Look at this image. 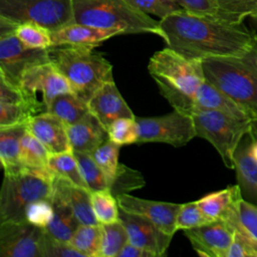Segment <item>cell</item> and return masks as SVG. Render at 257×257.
Returning a JSON list of instances; mask_svg holds the SVG:
<instances>
[{"mask_svg":"<svg viewBox=\"0 0 257 257\" xmlns=\"http://www.w3.org/2000/svg\"><path fill=\"white\" fill-rule=\"evenodd\" d=\"M160 25L161 37L167 46L189 59L243 58L257 53V32L243 23L234 24L180 10L161 19Z\"/></svg>","mask_w":257,"mask_h":257,"instance_id":"1","label":"cell"},{"mask_svg":"<svg viewBox=\"0 0 257 257\" xmlns=\"http://www.w3.org/2000/svg\"><path fill=\"white\" fill-rule=\"evenodd\" d=\"M148 70L173 108L192 115L197 91L206 80L202 60L189 59L167 46L150 58Z\"/></svg>","mask_w":257,"mask_h":257,"instance_id":"2","label":"cell"},{"mask_svg":"<svg viewBox=\"0 0 257 257\" xmlns=\"http://www.w3.org/2000/svg\"><path fill=\"white\" fill-rule=\"evenodd\" d=\"M49 57L67 79L72 91L86 102L101 85L113 80L112 65L91 47L52 46Z\"/></svg>","mask_w":257,"mask_h":257,"instance_id":"3","label":"cell"},{"mask_svg":"<svg viewBox=\"0 0 257 257\" xmlns=\"http://www.w3.org/2000/svg\"><path fill=\"white\" fill-rule=\"evenodd\" d=\"M74 22L123 34L153 33L162 36L160 21L153 19L125 0H72Z\"/></svg>","mask_w":257,"mask_h":257,"instance_id":"4","label":"cell"},{"mask_svg":"<svg viewBox=\"0 0 257 257\" xmlns=\"http://www.w3.org/2000/svg\"><path fill=\"white\" fill-rule=\"evenodd\" d=\"M202 64L206 80L246 108L256 125L257 73L245 57H211L202 60Z\"/></svg>","mask_w":257,"mask_h":257,"instance_id":"5","label":"cell"},{"mask_svg":"<svg viewBox=\"0 0 257 257\" xmlns=\"http://www.w3.org/2000/svg\"><path fill=\"white\" fill-rule=\"evenodd\" d=\"M53 175L50 172L24 170L4 175L0 191V223L26 221L25 210L40 199H52Z\"/></svg>","mask_w":257,"mask_h":257,"instance_id":"6","label":"cell"},{"mask_svg":"<svg viewBox=\"0 0 257 257\" xmlns=\"http://www.w3.org/2000/svg\"><path fill=\"white\" fill-rule=\"evenodd\" d=\"M196 135L208 141L228 169H234V155L241 141L254 132V121L241 120L215 110H196L192 114Z\"/></svg>","mask_w":257,"mask_h":257,"instance_id":"7","label":"cell"},{"mask_svg":"<svg viewBox=\"0 0 257 257\" xmlns=\"http://www.w3.org/2000/svg\"><path fill=\"white\" fill-rule=\"evenodd\" d=\"M0 18L40 24L51 32L74 22L72 0H0Z\"/></svg>","mask_w":257,"mask_h":257,"instance_id":"8","label":"cell"},{"mask_svg":"<svg viewBox=\"0 0 257 257\" xmlns=\"http://www.w3.org/2000/svg\"><path fill=\"white\" fill-rule=\"evenodd\" d=\"M19 88L34 115L48 112L58 94L72 91L67 79L51 61L26 69L21 76Z\"/></svg>","mask_w":257,"mask_h":257,"instance_id":"9","label":"cell"},{"mask_svg":"<svg viewBox=\"0 0 257 257\" xmlns=\"http://www.w3.org/2000/svg\"><path fill=\"white\" fill-rule=\"evenodd\" d=\"M15 24L0 18V78L19 87L22 74L29 67L50 61L49 48L25 46L15 35Z\"/></svg>","mask_w":257,"mask_h":257,"instance_id":"10","label":"cell"},{"mask_svg":"<svg viewBox=\"0 0 257 257\" xmlns=\"http://www.w3.org/2000/svg\"><path fill=\"white\" fill-rule=\"evenodd\" d=\"M136 119L139 124L137 144L165 143L177 148L187 145L197 137L192 115L176 109L164 115Z\"/></svg>","mask_w":257,"mask_h":257,"instance_id":"11","label":"cell"},{"mask_svg":"<svg viewBox=\"0 0 257 257\" xmlns=\"http://www.w3.org/2000/svg\"><path fill=\"white\" fill-rule=\"evenodd\" d=\"M45 229L27 221L0 223L1 257H42Z\"/></svg>","mask_w":257,"mask_h":257,"instance_id":"12","label":"cell"},{"mask_svg":"<svg viewBox=\"0 0 257 257\" xmlns=\"http://www.w3.org/2000/svg\"><path fill=\"white\" fill-rule=\"evenodd\" d=\"M115 198L121 211L151 221L170 236L177 231L176 220L182 204L145 200L127 193L117 194Z\"/></svg>","mask_w":257,"mask_h":257,"instance_id":"13","label":"cell"},{"mask_svg":"<svg viewBox=\"0 0 257 257\" xmlns=\"http://www.w3.org/2000/svg\"><path fill=\"white\" fill-rule=\"evenodd\" d=\"M184 235L200 256L227 257L234 229L226 221L218 220L186 229Z\"/></svg>","mask_w":257,"mask_h":257,"instance_id":"14","label":"cell"},{"mask_svg":"<svg viewBox=\"0 0 257 257\" xmlns=\"http://www.w3.org/2000/svg\"><path fill=\"white\" fill-rule=\"evenodd\" d=\"M119 217L123 223L128 242L151 252L155 257L165 255L173 236L163 232L151 221L120 210Z\"/></svg>","mask_w":257,"mask_h":257,"instance_id":"15","label":"cell"},{"mask_svg":"<svg viewBox=\"0 0 257 257\" xmlns=\"http://www.w3.org/2000/svg\"><path fill=\"white\" fill-rule=\"evenodd\" d=\"M87 103L89 111L96 116L106 130L118 118L136 117L113 80L101 85Z\"/></svg>","mask_w":257,"mask_h":257,"instance_id":"16","label":"cell"},{"mask_svg":"<svg viewBox=\"0 0 257 257\" xmlns=\"http://www.w3.org/2000/svg\"><path fill=\"white\" fill-rule=\"evenodd\" d=\"M26 128L40 141L50 155L72 151L66 124L50 112L32 116L26 122Z\"/></svg>","mask_w":257,"mask_h":257,"instance_id":"17","label":"cell"},{"mask_svg":"<svg viewBox=\"0 0 257 257\" xmlns=\"http://www.w3.org/2000/svg\"><path fill=\"white\" fill-rule=\"evenodd\" d=\"M119 34L123 33L118 29H104L72 22L52 31L51 39L52 46L70 45L94 48L103 41Z\"/></svg>","mask_w":257,"mask_h":257,"instance_id":"18","label":"cell"},{"mask_svg":"<svg viewBox=\"0 0 257 257\" xmlns=\"http://www.w3.org/2000/svg\"><path fill=\"white\" fill-rule=\"evenodd\" d=\"M196 110H215L241 120L254 121L253 115L246 108L207 80L197 91L194 102V111Z\"/></svg>","mask_w":257,"mask_h":257,"instance_id":"19","label":"cell"},{"mask_svg":"<svg viewBox=\"0 0 257 257\" xmlns=\"http://www.w3.org/2000/svg\"><path fill=\"white\" fill-rule=\"evenodd\" d=\"M53 193L60 197L72 209L80 224L97 225L99 222L94 216L90 191L74 185L67 180L53 176Z\"/></svg>","mask_w":257,"mask_h":257,"instance_id":"20","label":"cell"},{"mask_svg":"<svg viewBox=\"0 0 257 257\" xmlns=\"http://www.w3.org/2000/svg\"><path fill=\"white\" fill-rule=\"evenodd\" d=\"M251 134L241 141L234 155V170L243 199L257 205V162L250 154Z\"/></svg>","mask_w":257,"mask_h":257,"instance_id":"21","label":"cell"},{"mask_svg":"<svg viewBox=\"0 0 257 257\" xmlns=\"http://www.w3.org/2000/svg\"><path fill=\"white\" fill-rule=\"evenodd\" d=\"M66 128L73 152L90 153L108 139L107 130L90 111L77 122L66 124Z\"/></svg>","mask_w":257,"mask_h":257,"instance_id":"22","label":"cell"},{"mask_svg":"<svg viewBox=\"0 0 257 257\" xmlns=\"http://www.w3.org/2000/svg\"><path fill=\"white\" fill-rule=\"evenodd\" d=\"M241 198L243 197L240 188L235 185L210 193L198 200L197 204L204 216L210 222H213L226 220Z\"/></svg>","mask_w":257,"mask_h":257,"instance_id":"23","label":"cell"},{"mask_svg":"<svg viewBox=\"0 0 257 257\" xmlns=\"http://www.w3.org/2000/svg\"><path fill=\"white\" fill-rule=\"evenodd\" d=\"M26 124L0 127V160L4 175H16L25 170L20 158V141Z\"/></svg>","mask_w":257,"mask_h":257,"instance_id":"24","label":"cell"},{"mask_svg":"<svg viewBox=\"0 0 257 257\" xmlns=\"http://www.w3.org/2000/svg\"><path fill=\"white\" fill-rule=\"evenodd\" d=\"M53 218L45 231L51 237L69 243L74 231L79 226L72 209L60 197L53 193L52 197Z\"/></svg>","mask_w":257,"mask_h":257,"instance_id":"25","label":"cell"},{"mask_svg":"<svg viewBox=\"0 0 257 257\" xmlns=\"http://www.w3.org/2000/svg\"><path fill=\"white\" fill-rule=\"evenodd\" d=\"M48 112L59 117L65 124L80 120L89 112L88 103L73 91L58 94L49 107Z\"/></svg>","mask_w":257,"mask_h":257,"instance_id":"26","label":"cell"},{"mask_svg":"<svg viewBox=\"0 0 257 257\" xmlns=\"http://www.w3.org/2000/svg\"><path fill=\"white\" fill-rule=\"evenodd\" d=\"M49 152L27 128L20 141V158L25 170L49 172Z\"/></svg>","mask_w":257,"mask_h":257,"instance_id":"27","label":"cell"},{"mask_svg":"<svg viewBox=\"0 0 257 257\" xmlns=\"http://www.w3.org/2000/svg\"><path fill=\"white\" fill-rule=\"evenodd\" d=\"M48 170L53 176L62 178L74 185L89 190L82 178L78 163L72 151L50 155Z\"/></svg>","mask_w":257,"mask_h":257,"instance_id":"28","label":"cell"},{"mask_svg":"<svg viewBox=\"0 0 257 257\" xmlns=\"http://www.w3.org/2000/svg\"><path fill=\"white\" fill-rule=\"evenodd\" d=\"M101 242V227L79 224L69 243L83 257H98Z\"/></svg>","mask_w":257,"mask_h":257,"instance_id":"29","label":"cell"},{"mask_svg":"<svg viewBox=\"0 0 257 257\" xmlns=\"http://www.w3.org/2000/svg\"><path fill=\"white\" fill-rule=\"evenodd\" d=\"M101 242L98 257H117L119 251L128 242L126 229L121 220L100 224Z\"/></svg>","mask_w":257,"mask_h":257,"instance_id":"30","label":"cell"},{"mask_svg":"<svg viewBox=\"0 0 257 257\" xmlns=\"http://www.w3.org/2000/svg\"><path fill=\"white\" fill-rule=\"evenodd\" d=\"M91 206L99 224H109L120 220L119 207L110 189L93 191L90 193Z\"/></svg>","mask_w":257,"mask_h":257,"instance_id":"31","label":"cell"},{"mask_svg":"<svg viewBox=\"0 0 257 257\" xmlns=\"http://www.w3.org/2000/svg\"><path fill=\"white\" fill-rule=\"evenodd\" d=\"M73 154L78 163L82 178L90 192L110 189V183L108 179L89 153L73 152Z\"/></svg>","mask_w":257,"mask_h":257,"instance_id":"32","label":"cell"},{"mask_svg":"<svg viewBox=\"0 0 257 257\" xmlns=\"http://www.w3.org/2000/svg\"><path fill=\"white\" fill-rule=\"evenodd\" d=\"M15 35L27 47L35 49H47L52 46L51 31L46 27L34 23L24 22L17 24Z\"/></svg>","mask_w":257,"mask_h":257,"instance_id":"33","label":"cell"},{"mask_svg":"<svg viewBox=\"0 0 257 257\" xmlns=\"http://www.w3.org/2000/svg\"><path fill=\"white\" fill-rule=\"evenodd\" d=\"M119 145L115 144L111 140L107 139L89 154L95 163L99 166L102 172L105 174L106 178L110 183V188L113 180L116 176L119 164H118V154Z\"/></svg>","mask_w":257,"mask_h":257,"instance_id":"34","label":"cell"},{"mask_svg":"<svg viewBox=\"0 0 257 257\" xmlns=\"http://www.w3.org/2000/svg\"><path fill=\"white\" fill-rule=\"evenodd\" d=\"M218 4L219 18L234 24L257 15V0H218Z\"/></svg>","mask_w":257,"mask_h":257,"instance_id":"35","label":"cell"},{"mask_svg":"<svg viewBox=\"0 0 257 257\" xmlns=\"http://www.w3.org/2000/svg\"><path fill=\"white\" fill-rule=\"evenodd\" d=\"M226 221L232 228L239 226L257 240V205L241 198Z\"/></svg>","mask_w":257,"mask_h":257,"instance_id":"36","label":"cell"},{"mask_svg":"<svg viewBox=\"0 0 257 257\" xmlns=\"http://www.w3.org/2000/svg\"><path fill=\"white\" fill-rule=\"evenodd\" d=\"M34 116L26 100L18 102H0V127L26 124Z\"/></svg>","mask_w":257,"mask_h":257,"instance_id":"37","label":"cell"},{"mask_svg":"<svg viewBox=\"0 0 257 257\" xmlns=\"http://www.w3.org/2000/svg\"><path fill=\"white\" fill-rule=\"evenodd\" d=\"M107 134L108 139L119 146L137 144L139 124L136 117H121L108 126Z\"/></svg>","mask_w":257,"mask_h":257,"instance_id":"38","label":"cell"},{"mask_svg":"<svg viewBox=\"0 0 257 257\" xmlns=\"http://www.w3.org/2000/svg\"><path fill=\"white\" fill-rule=\"evenodd\" d=\"M233 229V241L227 257H257V240L239 226Z\"/></svg>","mask_w":257,"mask_h":257,"instance_id":"39","label":"cell"},{"mask_svg":"<svg viewBox=\"0 0 257 257\" xmlns=\"http://www.w3.org/2000/svg\"><path fill=\"white\" fill-rule=\"evenodd\" d=\"M131 6L147 14H152L160 19L183 10L175 0H125Z\"/></svg>","mask_w":257,"mask_h":257,"instance_id":"40","label":"cell"},{"mask_svg":"<svg viewBox=\"0 0 257 257\" xmlns=\"http://www.w3.org/2000/svg\"><path fill=\"white\" fill-rule=\"evenodd\" d=\"M53 218L52 199H40L29 204L25 210V220L35 226L46 228Z\"/></svg>","mask_w":257,"mask_h":257,"instance_id":"41","label":"cell"},{"mask_svg":"<svg viewBox=\"0 0 257 257\" xmlns=\"http://www.w3.org/2000/svg\"><path fill=\"white\" fill-rule=\"evenodd\" d=\"M207 223H210V221L200 210L197 201L182 204L176 220L177 230L191 229Z\"/></svg>","mask_w":257,"mask_h":257,"instance_id":"42","label":"cell"},{"mask_svg":"<svg viewBox=\"0 0 257 257\" xmlns=\"http://www.w3.org/2000/svg\"><path fill=\"white\" fill-rule=\"evenodd\" d=\"M144 185L145 181L139 172L134 171L124 165H119L110 190L112 193H116L115 195H117L141 188Z\"/></svg>","mask_w":257,"mask_h":257,"instance_id":"43","label":"cell"},{"mask_svg":"<svg viewBox=\"0 0 257 257\" xmlns=\"http://www.w3.org/2000/svg\"><path fill=\"white\" fill-rule=\"evenodd\" d=\"M42 257H83L70 243L57 240L45 231L42 243Z\"/></svg>","mask_w":257,"mask_h":257,"instance_id":"44","label":"cell"},{"mask_svg":"<svg viewBox=\"0 0 257 257\" xmlns=\"http://www.w3.org/2000/svg\"><path fill=\"white\" fill-rule=\"evenodd\" d=\"M175 1L183 10H185L190 14L219 18L218 0H175Z\"/></svg>","mask_w":257,"mask_h":257,"instance_id":"45","label":"cell"},{"mask_svg":"<svg viewBox=\"0 0 257 257\" xmlns=\"http://www.w3.org/2000/svg\"><path fill=\"white\" fill-rule=\"evenodd\" d=\"M117 257H155L151 252L127 242L119 251Z\"/></svg>","mask_w":257,"mask_h":257,"instance_id":"46","label":"cell"},{"mask_svg":"<svg viewBox=\"0 0 257 257\" xmlns=\"http://www.w3.org/2000/svg\"><path fill=\"white\" fill-rule=\"evenodd\" d=\"M251 138H252V140H251V143H250L249 151H250V154L252 155V157L257 162V136H255L251 133Z\"/></svg>","mask_w":257,"mask_h":257,"instance_id":"47","label":"cell"},{"mask_svg":"<svg viewBox=\"0 0 257 257\" xmlns=\"http://www.w3.org/2000/svg\"><path fill=\"white\" fill-rule=\"evenodd\" d=\"M249 65L252 67V69L257 73V53H253L251 55H248L245 57Z\"/></svg>","mask_w":257,"mask_h":257,"instance_id":"48","label":"cell"},{"mask_svg":"<svg viewBox=\"0 0 257 257\" xmlns=\"http://www.w3.org/2000/svg\"><path fill=\"white\" fill-rule=\"evenodd\" d=\"M250 21H251L252 25L255 27V31L257 32V15H255L253 17H250Z\"/></svg>","mask_w":257,"mask_h":257,"instance_id":"49","label":"cell"},{"mask_svg":"<svg viewBox=\"0 0 257 257\" xmlns=\"http://www.w3.org/2000/svg\"><path fill=\"white\" fill-rule=\"evenodd\" d=\"M254 134L255 135H257V124L255 125V127H254Z\"/></svg>","mask_w":257,"mask_h":257,"instance_id":"50","label":"cell"}]
</instances>
